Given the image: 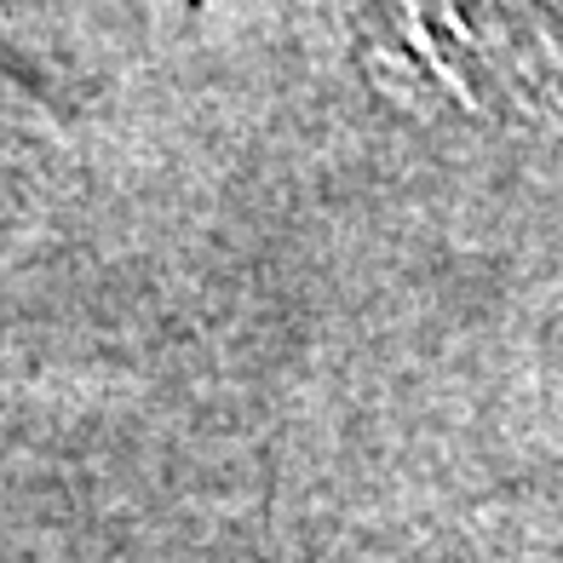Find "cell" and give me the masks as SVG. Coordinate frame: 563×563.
I'll return each mask as SVG.
<instances>
[{"label":"cell","instance_id":"obj_1","mask_svg":"<svg viewBox=\"0 0 563 563\" xmlns=\"http://www.w3.org/2000/svg\"><path fill=\"white\" fill-rule=\"evenodd\" d=\"M558 0H379L368 64L386 92H438L460 110H529L563 87Z\"/></svg>","mask_w":563,"mask_h":563}]
</instances>
